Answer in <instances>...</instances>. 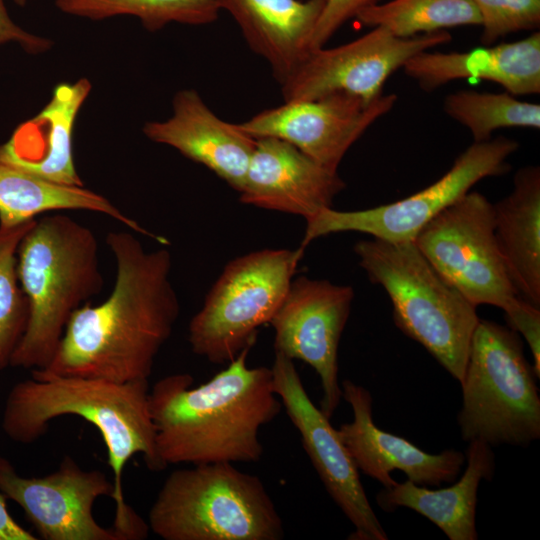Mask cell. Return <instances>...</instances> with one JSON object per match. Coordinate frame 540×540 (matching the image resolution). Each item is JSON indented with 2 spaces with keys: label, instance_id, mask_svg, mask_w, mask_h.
Instances as JSON below:
<instances>
[{
  "label": "cell",
  "instance_id": "1",
  "mask_svg": "<svg viewBox=\"0 0 540 540\" xmlns=\"http://www.w3.org/2000/svg\"><path fill=\"white\" fill-rule=\"evenodd\" d=\"M106 243L116 264L110 295L72 314L52 360L40 370L117 383L148 381L180 313L171 254L165 248L145 250L127 231L110 232Z\"/></svg>",
  "mask_w": 540,
  "mask_h": 540
},
{
  "label": "cell",
  "instance_id": "2",
  "mask_svg": "<svg viewBox=\"0 0 540 540\" xmlns=\"http://www.w3.org/2000/svg\"><path fill=\"white\" fill-rule=\"evenodd\" d=\"M252 347L197 387L190 374L176 373L149 390L157 450L166 467L261 459L259 431L278 416L282 403L271 368L248 366Z\"/></svg>",
  "mask_w": 540,
  "mask_h": 540
},
{
  "label": "cell",
  "instance_id": "3",
  "mask_svg": "<svg viewBox=\"0 0 540 540\" xmlns=\"http://www.w3.org/2000/svg\"><path fill=\"white\" fill-rule=\"evenodd\" d=\"M148 381L117 383L97 378L56 376L31 370V378L13 386L6 399L2 427L13 441L32 443L50 421L78 416L94 425L107 449L112 470L115 517L112 527L123 540H143L149 525L125 501L123 472L128 461L142 454L155 472L166 468L156 444L149 405Z\"/></svg>",
  "mask_w": 540,
  "mask_h": 540
},
{
  "label": "cell",
  "instance_id": "4",
  "mask_svg": "<svg viewBox=\"0 0 540 540\" xmlns=\"http://www.w3.org/2000/svg\"><path fill=\"white\" fill-rule=\"evenodd\" d=\"M17 273L28 318L9 365L44 369L72 314L103 288L96 236L67 215L47 213L23 236Z\"/></svg>",
  "mask_w": 540,
  "mask_h": 540
},
{
  "label": "cell",
  "instance_id": "5",
  "mask_svg": "<svg viewBox=\"0 0 540 540\" xmlns=\"http://www.w3.org/2000/svg\"><path fill=\"white\" fill-rule=\"evenodd\" d=\"M354 252L369 280L389 296L396 326L460 382L480 320L477 307L442 278L413 241L360 240Z\"/></svg>",
  "mask_w": 540,
  "mask_h": 540
},
{
  "label": "cell",
  "instance_id": "6",
  "mask_svg": "<svg viewBox=\"0 0 540 540\" xmlns=\"http://www.w3.org/2000/svg\"><path fill=\"white\" fill-rule=\"evenodd\" d=\"M164 540H280L282 519L263 482L232 463L193 465L169 474L148 514Z\"/></svg>",
  "mask_w": 540,
  "mask_h": 540
},
{
  "label": "cell",
  "instance_id": "7",
  "mask_svg": "<svg viewBox=\"0 0 540 540\" xmlns=\"http://www.w3.org/2000/svg\"><path fill=\"white\" fill-rule=\"evenodd\" d=\"M537 375L519 334L480 319L472 336L457 421L464 441L527 446L540 437Z\"/></svg>",
  "mask_w": 540,
  "mask_h": 540
},
{
  "label": "cell",
  "instance_id": "8",
  "mask_svg": "<svg viewBox=\"0 0 540 540\" xmlns=\"http://www.w3.org/2000/svg\"><path fill=\"white\" fill-rule=\"evenodd\" d=\"M304 249H263L229 261L188 325L191 350L214 364L256 342L282 304Z\"/></svg>",
  "mask_w": 540,
  "mask_h": 540
},
{
  "label": "cell",
  "instance_id": "9",
  "mask_svg": "<svg viewBox=\"0 0 540 540\" xmlns=\"http://www.w3.org/2000/svg\"><path fill=\"white\" fill-rule=\"evenodd\" d=\"M519 148L511 138L499 136L473 142L451 168L424 189L398 201L356 211L324 208L306 220L301 246L340 232H360L389 242L413 241L420 230L458 201L479 181L510 170L508 158Z\"/></svg>",
  "mask_w": 540,
  "mask_h": 540
},
{
  "label": "cell",
  "instance_id": "10",
  "mask_svg": "<svg viewBox=\"0 0 540 540\" xmlns=\"http://www.w3.org/2000/svg\"><path fill=\"white\" fill-rule=\"evenodd\" d=\"M413 242L476 307L505 311L518 299L496 242L493 204L483 194L469 191L426 224Z\"/></svg>",
  "mask_w": 540,
  "mask_h": 540
},
{
  "label": "cell",
  "instance_id": "11",
  "mask_svg": "<svg viewBox=\"0 0 540 540\" xmlns=\"http://www.w3.org/2000/svg\"><path fill=\"white\" fill-rule=\"evenodd\" d=\"M448 31L409 38L382 27L348 43L311 50L280 84L284 101L316 99L345 92L372 101L383 95L387 79L414 55L450 42Z\"/></svg>",
  "mask_w": 540,
  "mask_h": 540
},
{
  "label": "cell",
  "instance_id": "12",
  "mask_svg": "<svg viewBox=\"0 0 540 540\" xmlns=\"http://www.w3.org/2000/svg\"><path fill=\"white\" fill-rule=\"evenodd\" d=\"M354 290L325 279L293 278L270 323L275 352L304 361L318 374L321 411L329 419L342 398L338 381V346L350 315Z\"/></svg>",
  "mask_w": 540,
  "mask_h": 540
},
{
  "label": "cell",
  "instance_id": "13",
  "mask_svg": "<svg viewBox=\"0 0 540 540\" xmlns=\"http://www.w3.org/2000/svg\"><path fill=\"white\" fill-rule=\"evenodd\" d=\"M273 390L279 397L325 489L354 531L352 540H387L360 481L359 470L329 418L308 396L294 361L275 352Z\"/></svg>",
  "mask_w": 540,
  "mask_h": 540
},
{
  "label": "cell",
  "instance_id": "14",
  "mask_svg": "<svg viewBox=\"0 0 540 540\" xmlns=\"http://www.w3.org/2000/svg\"><path fill=\"white\" fill-rule=\"evenodd\" d=\"M397 102L395 94L366 101L335 92L325 96L265 109L239 123L254 138L284 140L320 165L337 171L351 146Z\"/></svg>",
  "mask_w": 540,
  "mask_h": 540
},
{
  "label": "cell",
  "instance_id": "15",
  "mask_svg": "<svg viewBox=\"0 0 540 540\" xmlns=\"http://www.w3.org/2000/svg\"><path fill=\"white\" fill-rule=\"evenodd\" d=\"M113 491V481L104 472L84 470L70 456L43 477L20 476L0 457V492L23 509L44 540H123L93 515L96 500L112 497Z\"/></svg>",
  "mask_w": 540,
  "mask_h": 540
},
{
  "label": "cell",
  "instance_id": "16",
  "mask_svg": "<svg viewBox=\"0 0 540 540\" xmlns=\"http://www.w3.org/2000/svg\"><path fill=\"white\" fill-rule=\"evenodd\" d=\"M342 398L351 406L353 420L342 424L338 434L356 467L390 488L397 482L390 475L400 470L407 480L420 486H439L453 481L466 456L454 449L429 454L405 438L381 430L373 421L372 396L351 380L341 384Z\"/></svg>",
  "mask_w": 540,
  "mask_h": 540
},
{
  "label": "cell",
  "instance_id": "17",
  "mask_svg": "<svg viewBox=\"0 0 540 540\" xmlns=\"http://www.w3.org/2000/svg\"><path fill=\"white\" fill-rule=\"evenodd\" d=\"M345 188L332 171L292 144L274 137L256 138L240 201L258 208L303 217L324 208Z\"/></svg>",
  "mask_w": 540,
  "mask_h": 540
},
{
  "label": "cell",
  "instance_id": "18",
  "mask_svg": "<svg viewBox=\"0 0 540 540\" xmlns=\"http://www.w3.org/2000/svg\"><path fill=\"white\" fill-rule=\"evenodd\" d=\"M143 133L149 140L170 146L207 167L235 191H241L256 138L239 124L218 117L197 91H178L170 117L145 123Z\"/></svg>",
  "mask_w": 540,
  "mask_h": 540
},
{
  "label": "cell",
  "instance_id": "19",
  "mask_svg": "<svg viewBox=\"0 0 540 540\" xmlns=\"http://www.w3.org/2000/svg\"><path fill=\"white\" fill-rule=\"evenodd\" d=\"M419 87L431 92L460 79H480L500 85L514 95L540 93V32L467 51H422L403 66Z\"/></svg>",
  "mask_w": 540,
  "mask_h": 540
},
{
  "label": "cell",
  "instance_id": "20",
  "mask_svg": "<svg viewBox=\"0 0 540 540\" xmlns=\"http://www.w3.org/2000/svg\"><path fill=\"white\" fill-rule=\"evenodd\" d=\"M91 88L86 78L58 84L43 109L0 145V162L54 183L84 185L73 159L72 134Z\"/></svg>",
  "mask_w": 540,
  "mask_h": 540
},
{
  "label": "cell",
  "instance_id": "21",
  "mask_svg": "<svg viewBox=\"0 0 540 540\" xmlns=\"http://www.w3.org/2000/svg\"><path fill=\"white\" fill-rule=\"evenodd\" d=\"M239 26L251 50L281 84L310 52L326 0H215Z\"/></svg>",
  "mask_w": 540,
  "mask_h": 540
},
{
  "label": "cell",
  "instance_id": "22",
  "mask_svg": "<svg viewBox=\"0 0 540 540\" xmlns=\"http://www.w3.org/2000/svg\"><path fill=\"white\" fill-rule=\"evenodd\" d=\"M466 469L452 486L428 489L407 480L382 489L376 497L379 507L392 512L409 508L434 523L450 540H476V505L482 480H491L495 455L482 440H471L466 451Z\"/></svg>",
  "mask_w": 540,
  "mask_h": 540
},
{
  "label": "cell",
  "instance_id": "23",
  "mask_svg": "<svg viewBox=\"0 0 540 540\" xmlns=\"http://www.w3.org/2000/svg\"><path fill=\"white\" fill-rule=\"evenodd\" d=\"M494 233L507 274L519 297L540 308V168L528 165L513 190L493 204Z\"/></svg>",
  "mask_w": 540,
  "mask_h": 540
},
{
  "label": "cell",
  "instance_id": "24",
  "mask_svg": "<svg viewBox=\"0 0 540 540\" xmlns=\"http://www.w3.org/2000/svg\"><path fill=\"white\" fill-rule=\"evenodd\" d=\"M66 210L104 214L132 231L153 236L109 199L84 185L54 183L0 162V225L14 226L34 220L40 214Z\"/></svg>",
  "mask_w": 540,
  "mask_h": 540
},
{
  "label": "cell",
  "instance_id": "25",
  "mask_svg": "<svg viewBox=\"0 0 540 540\" xmlns=\"http://www.w3.org/2000/svg\"><path fill=\"white\" fill-rule=\"evenodd\" d=\"M356 19L401 38L481 23L472 0H390L364 9Z\"/></svg>",
  "mask_w": 540,
  "mask_h": 540
},
{
  "label": "cell",
  "instance_id": "26",
  "mask_svg": "<svg viewBox=\"0 0 540 540\" xmlns=\"http://www.w3.org/2000/svg\"><path fill=\"white\" fill-rule=\"evenodd\" d=\"M55 6L65 14L89 20L133 16L149 31L170 23L210 24L220 12L215 0H55Z\"/></svg>",
  "mask_w": 540,
  "mask_h": 540
},
{
  "label": "cell",
  "instance_id": "27",
  "mask_svg": "<svg viewBox=\"0 0 540 540\" xmlns=\"http://www.w3.org/2000/svg\"><path fill=\"white\" fill-rule=\"evenodd\" d=\"M443 109L469 130L473 142L487 141L501 128H540V105L506 91L458 90L445 97Z\"/></svg>",
  "mask_w": 540,
  "mask_h": 540
},
{
  "label": "cell",
  "instance_id": "28",
  "mask_svg": "<svg viewBox=\"0 0 540 540\" xmlns=\"http://www.w3.org/2000/svg\"><path fill=\"white\" fill-rule=\"evenodd\" d=\"M36 219L14 226L0 225V364L4 369L27 324L28 305L17 273V250Z\"/></svg>",
  "mask_w": 540,
  "mask_h": 540
},
{
  "label": "cell",
  "instance_id": "29",
  "mask_svg": "<svg viewBox=\"0 0 540 540\" xmlns=\"http://www.w3.org/2000/svg\"><path fill=\"white\" fill-rule=\"evenodd\" d=\"M480 16L482 45L501 37L540 27V0H472Z\"/></svg>",
  "mask_w": 540,
  "mask_h": 540
},
{
  "label": "cell",
  "instance_id": "30",
  "mask_svg": "<svg viewBox=\"0 0 540 540\" xmlns=\"http://www.w3.org/2000/svg\"><path fill=\"white\" fill-rule=\"evenodd\" d=\"M381 0H326L310 41V51L323 47L350 19Z\"/></svg>",
  "mask_w": 540,
  "mask_h": 540
},
{
  "label": "cell",
  "instance_id": "31",
  "mask_svg": "<svg viewBox=\"0 0 540 540\" xmlns=\"http://www.w3.org/2000/svg\"><path fill=\"white\" fill-rule=\"evenodd\" d=\"M508 327L523 336L533 357V369L540 376V308L521 297L505 311Z\"/></svg>",
  "mask_w": 540,
  "mask_h": 540
},
{
  "label": "cell",
  "instance_id": "32",
  "mask_svg": "<svg viewBox=\"0 0 540 540\" xmlns=\"http://www.w3.org/2000/svg\"><path fill=\"white\" fill-rule=\"evenodd\" d=\"M15 42L27 53L38 54L49 50L52 42L35 34H32L17 25L10 17L4 0H0V46Z\"/></svg>",
  "mask_w": 540,
  "mask_h": 540
},
{
  "label": "cell",
  "instance_id": "33",
  "mask_svg": "<svg viewBox=\"0 0 540 540\" xmlns=\"http://www.w3.org/2000/svg\"><path fill=\"white\" fill-rule=\"evenodd\" d=\"M6 497L0 492V540H36L37 536L20 526L9 514Z\"/></svg>",
  "mask_w": 540,
  "mask_h": 540
},
{
  "label": "cell",
  "instance_id": "34",
  "mask_svg": "<svg viewBox=\"0 0 540 540\" xmlns=\"http://www.w3.org/2000/svg\"><path fill=\"white\" fill-rule=\"evenodd\" d=\"M17 5H25L28 0H14Z\"/></svg>",
  "mask_w": 540,
  "mask_h": 540
},
{
  "label": "cell",
  "instance_id": "35",
  "mask_svg": "<svg viewBox=\"0 0 540 540\" xmlns=\"http://www.w3.org/2000/svg\"><path fill=\"white\" fill-rule=\"evenodd\" d=\"M0 369H2V368H1V364H0Z\"/></svg>",
  "mask_w": 540,
  "mask_h": 540
}]
</instances>
